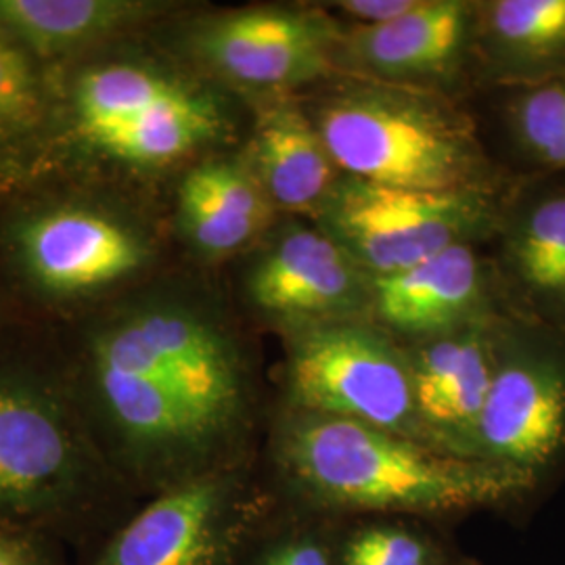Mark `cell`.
Instances as JSON below:
<instances>
[{
	"mask_svg": "<svg viewBox=\"0 0 565 565\" xmlns=\"http://www.w3.org/2000/svg\"><path fill=\"white\" fill-rule=\"evenodd\" d=\"M51 120V72L0 21V177L41 149Z\"/></svg>",
	"mask_w": 565,
	"mask_h": 565,
	"instance_id": "obj_21",
	"label": "cell"
},
{
	"mask_svg": "<svg viewBox=\"0 0 565 565\" xmlns=\"http://www.w3.org/2000/svg\"><path fill=\"white\" fill-rule=\"evenodd\" d=\"M93 443L44 329L0 342V520L97 546L135 511Z\"/></svg>",
	"mask_w": 565,
	"mask_h": 565,
	"instance_id": "obj_4",
	"label": "cell"
},
{
	"mask_svg": "<svg viewBox=\"0 0 565 565\" xmlns=\"http://www.w3.org/2000/svg\"><path fill=\"white\" fill-rule=\"evenodd\" d=\"M226 270V289L243 319L281 338L369 319L373 279L308 218L279 216Z\"/></svg>",
	"mask_w": 565,
	"mask_h": 565,
	"instance_id": "obj_10",
	"label": "cell"
},
{
	"mask_svg": "<svg viewBox=\"0 0 565 565\" xmlns=\"http://www.w3.org/2000/svg\"><path fill=\"white\" fill-rule=\"evenodd\" d=\"M254 565H331L323 545L310 539H289L268 546Z\"/></svg>",
	"mask_w": 565,
	"mask_h": 565,
	"instance_id": "obj_26",
	"label": "cell"
},
{
	"mask_svg": "<svg viewBox=\"0 0 565 565\" xmlns=\"http://www.w3.org/2000/svg\"><path fill=\"white\" fill-rule=\"evenodd\" d=\"M282 342L285 408L361 422L425 445L406 350L384 329L354 319L298 331Z\"/></svg>",
	"mask_w": 565,
	"mask_h": 565,
	"instance_id": "obj_11",
	"label": "cell"
},
{
	"mask_svg": "<svg viewBox=\"0 0 565 565\" xmlns=\"http://www.w3.org/2000/svg\"><path fill=\"white\" fill-rule=\"evenodd\" d=\"M256 513L247 465L210 471L149 497L88 565H239Z\"/></svg>",
	"mask_w": 565,
	"mask_h": 565,
	"instance_id": "obj_12",
	"label": "cell"
},
{
	"mask_svg": "<svg viewBox=\"0 0 565 565\" xmlns=\"http://www.w3.org/2000/svg\"><path fill=\"white\" fill-rule=\"evenodd\" d=\"M501 315L404 345L415 415L429 448L476 459L478 427L494 377Z\"/></svg>",
	"mask_w": 565,
	"mask_h": 565,
	"instance_id": "obj_16",
	"label": "cell"
},
{
	"mask_svg": "<svg viewBox=\"0 0 565 565\" xmlns=\"http://www.w3.org/2000/svg\"><path fill=\"white\" fill-rule=\"evenodd\" d=\"M0 565H67L65 545L36 527L0 520Z\"/></svg>",
	"mask_w": 565,
	"mask_h": 565,
	"instance_id": "obj_24",
	"label": "cell"
},
{
	"mask_svg": "<svg viewBox=\"0 0 565 565\" xmlns=\"http://www.w3.org/2000/svg\"><path fill=\"white\" fill-rule=\"evenodd\" d=\"M419 0H338L321 4L345 18V25H382L398 20L415 9Z\"/></svg>",
	"mask_w": 565,
	"mask_h": 565,
	"instance_id": "obj_25",
	"label": "cell"
},
{
	"mask_svg": "<svg viewBox=\"0 0 565 565\" xmlns=\"http://www.w3.org/2000/svg\"><path fill=\"white\" fill-rule=\"evenodd\" d=\"M476 2L419 0L382 25H343L338 74L443 93L473 57Z\"/></svg>",
	"mask_w": 565,
	"mask_h": 565,
	"instance_id": "obj_14",
	"label": "cell"
},
{
	"mask_svg": "<svg viewBox=\"0 0 565 565\" xmlns=\"http://www.w3.org/2000/svg\"><path fill=\"white\" fill-rule=\"evenodd\" d=\"M473 61L499 88L565 76V0L476 2Z\"/></svg>",
	"mask_w": 565,
	"mask_h": 565,
	"instance_id": "obj_20",
	"label": "cell"
},
{
	"mask_svg": "<svg viewBox=\"0 0 565 565\" xmlns=\"http://www.w3.org/2000/svg\"><path fill=\"white\" fill-rule=\"evenodd\" d=\"M343 25L321 4H186L156 36L242 102L300 95L338 76Z\"/></svg>",
	"mask_w": 565,
	"mask_h": 565,
	"instance_id": "obj_7",
	"label": "cell"
},
{
	"mask_svg": "<svg viewBox=\"0 0 565 565\" xmlns=\"http://www.w3.org/2000/svg\"><path fill=\"white\" fill-rule=\"evenodd\" d=\"M507 310L492 258L457 245L401 273L373 279L369 321L396 342H424Z\"/></svg>",
	"mask_w": 565,
	"mask_h": 565,
	"instance_id": "obj_15",
	"label": "cell"
},
{
	"mask_svg": "<svg viewBox=\"0 0 565 565\" xmlns=\"http://www.w3.org/2000/svg\"><path fill=\"white\" fill-rule=\"evenodd\" d=\"M501 90V124L518 177H565V76Z\"/></svg>",
	"mask_w": 565,
	"mask_h": 565,
	"instance_id": "obj_22",
	"label": "cell"
},
{
	"mask_svg": "<svg viewBox=\"0 0 565 565\" xmlns=\"http://www.w3.org/2000/svg\"><path fill=\"white\" fill-rule=\"evenodd\" d=\"M163 203L182 263L212 273L245 256L281 216L242 145L186 166L168 186Z\"/></svg>",
	"mask_w": 565,
	"mask_h": 565,
	"instance_id": "obj_13",
	"label": "cell"
},
{
	"mask_svg": "<svg viewBox=\"0 0 565 565\" xmlns=\"http://www.w3.org/2000/svg\"><path fill=\"white\" fill-rule=\"evenodd\" d=\"M300 97L343 177L417 191L518 179L490 160L478 126L445 93L338 74Z\"/></svg>",
	"mask_w": 565,
	"mask_h": 565,
	"instance_id": "obj_6",
	"label": "cell"
},
{
	"mask_svg": "<svg viewBox=\"0 0 565 565\" xmlns=\"http://www.w3.org/2000/svg\"><path fill=\"white\" fill-rule=\"evenodd\" d=\"M343 565H431V557L424 541L404 530L369 527L348 543Z\"/></svg>",
	"mask_w": 565,
	"mask_h": 565,
	"instance_id": "obj_23",
	"label": "cell"
},
{
	"mask_svg": "<svg viewBox=\"0 0 565 565\" xmlns=\"http://www.w3.org/2000/svg\"><path fill=\"white\" fill-rule=\"evenodd\" d=\"M476 459L536 497L565 471V329L503 312Z\"/></svg>",
	"mask_w": 565,
	"mask_h": 565,
	"instance_id": "obj_9",
	"label": "cell"
},
{
	"mask_svg": "<svg viewBox=\"0 0 565 565\" xmlns=\"http://www.w3.org/2000/svg\"><path fill=\"white\" fill-rule=\"evenodd\" d=\"M221 273L181 263L44 329L105 463L137 499L247 465L256 354Z\"/></svg>",
	"mask_w": 565,
	"mask_h": 565,
	"instance_id": "obj_1",
	"label": "cell"
},
{
	"mask_svg": "<svg viewBox=\"0 0 565 565\" xmlns=\"http://www.w3.org/2000/svg\"><path fill=\"white\" fill-rule=\"evenodd\" d=\"M242 147L281 216L315 218L342 177L300 95L249 103Z\"/></svg>",
	"mask_w": 565,
	"mask_h": 565,
	"instance_id": "obj_18",
	"label": "cell"
},
{
	"mask_svg": "<svg viewBox=\"0 0 565 565\" xmlns=\"http://www.w3.org/2000/svg\"><path fill=\"white\" fill-rule=\"evenodd\" d=\"M507 310L565 329V177H520L494 237Z\"/></svg>",
	"mask_w": 565,
	"mask_h": 565,
	"instance_id": "obj_17",
	"label": "cell"
},
{
	"mask_svg": "<svg viewBox=\"0 0 565 565\" xmlns=\"http://www.w3.org/2000/svg\"><path fill=\"white\" fill-rule=\"evenodd\" d=\"M270 457L287 484L321 505L440 513L525 501L522 486L494 465L294 408L273 429Z\"/></svg>",
	"mask_w": 565,
	"mask_h": 565,
	"instance_id": "obj_5",
	"label": "cell"
},
{
	"mask_svg": "<svg viewBox=\"0 0 565 565\" xmlns=\"http://www.w3.org/2000/svg\"><path fill=\"white\" fill-rule=\"evenodd\" d=\"M49 72L46 135L13 174L111 182L163 200L186 166L245 141L249 105L174 55L156 30Z\"/></svg>",
	"mask_w": 565,
	"mask_h": 565,
	"instance_id": "obj_2",
	"label": "cell"
},
{
	"mask_svg": "<svg viewBox=\"0 0 565 565\" xmlns=\"http://www.w3.org/2000/svg\"><path fill=\"white\" fill-rule=\"evenodd\" d=\"M518 179L492 189L417 191L342 174L310 221L377 279L457 245L494 242Z\"/></svg>",
	"mask_w": 565,
	"mask_h": 565,
	"instance_id": "obj_8",
	"label": "cell"
},
{
	"mask_svg": "<svg viewBox=\"0 0 565 565\" xmlns=\"http://www.w3.org/2000/svg\"><path fill=\"white\" fill-rule=\"evenodd\" d=\"M184 7L172 0H0V21L53 67L149 34Z\"/></svg>",
	"mask_w": 565,
	"mask_h": 565,
	"instance_id": "obj_19",
	"label": "cell"
},
{
	"mask_svg": "<svg viewBox=\"0 0 565 565\" xmlns=\"http://www.w3.org/2000/svg\"><path fill=\"white\" fill-rule=\"evenodd\" d=\"M18 327H21V321L18 319V315L13 310V303L9 300L7 289L2 285V279H0V342L4 338H9Z\"/></svg>",
	"mask_w": 565,
	"mask_h": 565,
	"instance_id": "obj_27",
	"label": "cell"
},
{
	"mask_svg": "<svg viewBox=\"0 0 565 565\" xmlns=\"http://www.w3.org/2000/svg\"><path fill=\"white\" fill-rule=\"evenodd\" d=\"M181 263L162 198L63 174L0 177V279L21 324L78 321Z\"/></svg>",
	"mask_w": 565,
	"mask_h": 565,
	"instance_id": "obj_3",
	"label": "cell"
}]
</instances>
